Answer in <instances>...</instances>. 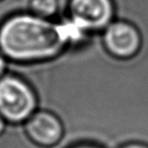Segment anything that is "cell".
Here are the masks:
<instances>
[{"label":"cell","mask_w":148,"mask_h":148,"mask_svg":"<svg viewBox=\"0 0 148 148\" xmlns=\"http://www.w3.org/2000/svg\"><path fill=\"white\" fill-rule=\"evenodd\" d=\"M119 148H148V144L140 141H132L123 144Z\"/></svg>","instance_id":"8"},{"label":"cell","mask_w":148,"mask_h":148,"mask_svg":"<svg viewBox=\"0 0 148 148\" xmlns=\"http://www.w3.org/2000/svg\"><path fill=\"white\" fill-rule=\"evenodd\" d=\"M38 109L37 93L25 78L10 72L0 78V115L6 123L23 124Z\"/></svg>","instance_id":"2"},{"label":"cell","mask_w":148,"mask_h":148,"mask_svg":"<svg viewBox=\"0 0 148 148\" xmlns=\"http://www.w3.org/2000/svg\"><path fill=\"white\" fill-rule=\"evenodd\" d=\"M29 138L42 147H54L63 140L65 127L53 112L38 109L23 123Z\"/></svg>","instance_id":"5"},{"label":"cell","mask_w":148,"mask_h":148,"mask_svg":"<svg viewBox=\"0 0 148 148\" xmlns=\"http://www.w3.org/2000/svg\"><path fill=\"white\" fill-rule=\"evenodd\" d=\"M103 47L110 55L119 59L132 58L139 53L142 36L134 23L115 19L101 33Z\"/></svg>","instance_id":"4"},{"label":"cell","mask_w":148,"mask_h":148,"mask_svg":"<svg viewBox=\"0 0 148 148\" xmlns=\"http://www.w3.org/2000/svg\"><path fill=\"white\" fill-rule=\"evenodd\" d=\"M27 9L29 12L43 18L52 19L61 14V4L59 0H29Z\"/></svg>","instance_id":"6"},{"label":"cell","mask_w":148,"mask_h":148,"mask_svg":"<svg viewBox=\"0 0 148 148\" xmlns=\"http://www.w3.org/2000/svg\"><path fill=\"white\" fill-rule=\"evenodd\" d=\"M70 148H106L103 146L99 145L97 143H93V142H81V143H77L75 145L71 146Z\"/></svg>","instance_id":"9"},{"label":"cell","mask_w":148,"mask_h":148,"mask_svg":"<svg viewBox=\"0 0 148 148\" xmlns=\"http://www.w3.org/2000/svg\"><path fill=\"white\" fill-rule=\"evenodd\" d=\"M91 35L68 17L53 21L21 11L0 23V51L11 63H39L80 46Z\"/></svg>","instance_id":"1"},{"label":"cell","mask_w":148,"mask_h":148,"mask_svg":"<svg viewBox=\"0 0 148 148\" xmlns=\"http://www.w3.org/2000/svg\"><path fill=\"white\" fill-rule=\"evenodd\" d=\"M68 17L89 34H99L116 19L114 0H68L60 17Z\"/></svg>","instance_id":"3"},{"label":"cell","mask_w":148,"mask_h":148,"mask_svg":"<svg viewBox=\"0 0 148 148\" xmlns=\"http://www.w3.org/2000/svg\"><path fill=\"white\" fill-rule=\"evenodd\" d=\"M8 64L9 61L4 56V54L0 51V78L3 77L8 72Z\"/></svg>","instance_id":"7"},{"label":"cell","mask_w":148,"mask_h":148,"mask_svg":"<svg viewBox=\"0 0 148 148\" xmlns=\"http://www.w3.org/2000/svg\"><path fill=\"white\" fill-rule=\"evenodd\" d=\"M6 121L2 118V116L0 115V135H2L3 132L5 131V128H6Z\"/></svg>","instance_id":"10"}]
</instances>
